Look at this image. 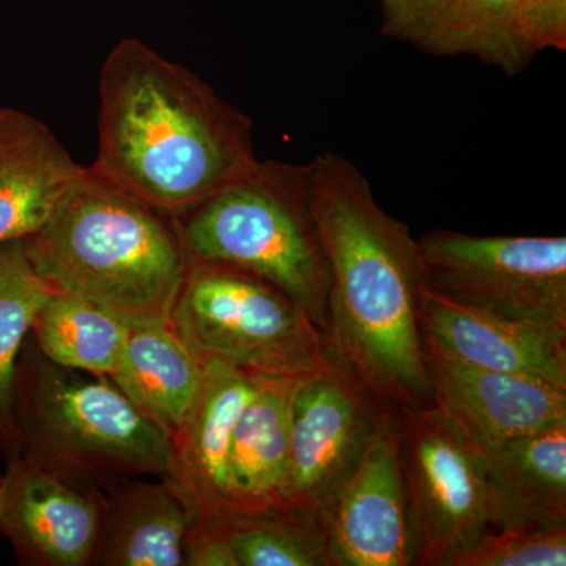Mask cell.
<instances>
[{
    "mask_svg": "<svg viewBox=\"0 0 566 566\" xmlns=\"http://www.w3.org/2000/svg\"><path fill=\"white\" fill-rule=\"evenodd\" d=\"M400 464L417 566H444L493 528L485 449L436 403L398 409Z\"/></svg>",
    "mask_w": 566,
    "mask_h": 566,
    "instance_id": "7",
    "label": "cell"
},
{
    "mask_svg": "<svg viewBox=\"0 0 566 566\" xmlns=\"http://www.w3.org/2000/svg\"><path fill=\"white\" fill-rule=\"evenodd\" d=\"M21 244L52 290L82 297L128 327L172 324L191 266L172 216L92 167Z\"/></svg>",
    "mask_w": 566,
    "mask_h": 566,
    "instance_id": "3",
    "label": "cell"
},
{
    "mask_svg": "<svg viewBox=\"0 0 566 566\" xmlns=\"http://www.w3.org/2000/svg\"><path fill=\"white\" fill-rule=\"evenodd\" d=\"M2 479L3 476H0V486H2Z\"/></svg>",
    "mask_w": 566,
    "mask_h": 566,
    "instance_id": "27",
    "label": "cell"
},
{
    "mask_svg": "<svg viewBox=\"0 0 566 566\" xmlns=\"http://www.w3.org/2000/svg\"><path fill=\"white\" fill-rule=\"evenodd\" d=\"M528 39L539 52L566 50V0H521Z\"/></svg>",
    "mask_w": 566,
    "mask_h": 566,
    "instance_id": "26",
    "label": "cell"
},
{
    "mask_svg": "<svg viewBox=\"0 0 566 566\" xmlns=\"http://www.w3.org/2000/svg\"><path fill=\"white\" fill-rule=\"evenodd\" d=\"M423 344L458 363L566 389V331L494 314L424 289Z\"/></svg>",
    "mask_w": 566,
    "mask_h": 566,
    "instance_id": "14",
    "label": "cell"
},
{
    "mask_svg": "<svg viewBox=\"0 0 566 566\" xmlns=\"http://www.w3.org/2000/svg\"><path fill=\"white\" fill-rule=\"evenodd\" d=\"M256 376L216 360L203 363V381L191 415L170 441L167 474L163 476L191 515L233 520L229 460L234 423L255 390Z\"/></svg>",
    "mask_w": 566,
    "mask_h": 566,
    "instance_id": "13",
    "label": "cell"
},
{
    "mask_svg": "<svg viewBox=\"0 0 566 566\" xmlns=\"http://www.w3.org/2000/svg\"><path fill=\"white\" fill-rule=\"evenodd\" d=\"M31 333L33 345L52 364L109 378L120 363L129 327L82 297L52 290Z\"/></svg>",
    "mask_w": 566,
    "mask_h": 566,
    "instance_id": "21",
    "label": "cell"
},
{
    "mask_svg": "<svg viewBox=\"0 0 566 566\" xmlns=\"http://www.w3.org/2000/svg\"><path fill=\"white\" fill-rule=\"evenodd\" d=\"M109 379L172 441L199 397L203 363L172 324L129 327Z\"/></svg>",
    "mask_w": 566,
    "mask_h": 566,
    "instance_id": "20",
    "label": "cell"
},
{
    "mask_svg": "<svg viewBox=\"0 0 566 566\" xmlns=\"http://www.w3.org/2000/svg\"><path fill=\"white\" fill-rule=\"evenodd\" d=\"M304 378L256 376L255 390L234 423L230 447L233 520L285 510L292 406Z\"/></svg>",
    "mask_w": 566,
    "mask_h": 566,
    "instance_id": "17",
    "label": "cell"
},
{
    "mask_svg": "<svg viewBox=\"0 0 566 566\" xmlns=\"http://www.w3.org/2000/svg\"><path fill=\"white\" fill-rule=\"evenodd\" d=\"M433 403L463 424L483 449L566 422V389L471 367L423 344Z\"/></svg>",
    "mask_w": 566,
    "mask_h": 566,
    "instance_id": "15",
    "label": "cell"
},
{
    "mask_svg": "<svg viewBox=\"0 0 566 566\" xmlns=\"http://www.w3.org/2000/svg\"><path fill=\"white\" fill-rule=\"evenodd\" d=\"M81 374L52 364L33 342L20 354L13 455L82 486L166 475L169 438L107 376Z\"/></svg>",
    "mask_w": 566,
    "mask_h": 566,
    "instance_id": "4",
    "label": "cell"
},
{
    "mask_svg": "<svg viewBox=\"0 0 566 566\" xmlns=\"http://www.w3.org/2000/svg\"><path fill=\"white\" fill-rule=\"evenodd\" d=\"M417 243L424 281L433 292L566 331L564 237H472L434 230Z\"/></svg>",
    "mask_w": 566,
    "mask_h": 566,
    "instance_id": "8",
    "label": "cell"
},
{
    "mask_svg": "<svg viewBox=\"0 0 566 566\" xmlns=\"http://www.w3.org/2000/svg\"><path fill=\"white\" fill-rule=\"evenodd\" d=\"M485 452L493 528L566 526V422Z\"/></svg>",
    "mask_w": 566,
    "mask_h": 566,
    "instance_id": "18",
    "label": "cell"
},
{
    "mask_svg": "<svg viewBox=\"0 0 566 566\" xmlns=\"http://www.w3.org/2000/svg\"><path fill=\"white\" fill-rule=\"evenodd\" d=\"M172 218L189 262L223 264L273 283L323 333L331 274L312 214L311 163L259 159L243 177Z\"/></svg>",
    "mask_w": 566,
    "mask_h": 566,
    "instance_id": "5",
    "label": "cell"
},
{
    "mask_svg": "<svg viewBox=\"0 0 566 566\" xmlns=\"http://www.w3.org/2000/svg\"><path fill=\"white\" fill-rule=\"evenodd\" d=\"M172 326L202 363L216 360L262 378L326 370L322 329L293 297L248 271L191 263Z\"/></svg>",
    "mask_w": 566,
    "mask_h": 566,
    "instance_id": "6",
    "label": "cell"
},
{
    "mask_svg": "<svg viewBox=\"0 0 566 566\" xmlns=\"http://www.w3.org/2000/svg\"><path fill=\"white\" fill-rule=\"evenodd\" d=\"M226 523L237 566H333L323 513L283 510Z\"/></svg>",
    "mask_w": 566,
    "mask_h": 566,
    "instance_id": "23",
    "label": "cell"
},
{
    "mask_svg": "<svg viewBox=\"0 0 566 566\" xmlns=\"http://www.w3.org/2000/svg\"><path fill=\"white\" fill-rule=\"evenodd\" d=\"M389 406L334 360L304 378L292 406L285 510L323 513L356 471Z\"/></svg>",
    "mask_w": 566,
    "mask_h": 566,
    "instance_id": "9",
    "label": "cell"
},
{
    "mask_svg": "<svg viewBox=\"0 0 566 566\" xmlns=\"http://www.w3.org/2000/svg\"><path fill=\"white\" fill-rule=\"evenodd\" d=\"M51 292L21 243L0 248V442L9 457L17 447L13 401L18 360L33 319Z\"/></svg>",
    "mask_w": 566,
    "mask_h": 566,
    "instance_id": "22",
    "label": "cell"
},
{
    "mask_svg": "<svg viewBox=\"0 0 566 566\" xmlns=\"http://www.w3.org/2000/svg\"><path fill=\"white\" fill-rule=\"evenodd\" d=\"M311 167L312 214L331 274L322 333L327 354L382 403L433 405L420 331L427 281L419 243L379 207L348 158L323 151Z\"/></svg>",
    "mask_w": 566,
    "mask_h": 566,
    "instance_id": "1",
    "label": "cell"
},
{
    "mask_svg": "<svg viewBox=\"0 0 566 566\" xmlns=\"http://www.w3.org/2000/svg\"><path fill=\"white\" fill-rule=\"evenodd\" d=\"M103 515L102 488L77 485L20 455L9 457L0 486V534L21 564L95 565Z\"/></svg>",
    "mask_w": 566,
    "mask_h": 566,
    "instance_id": "11",
    "label": "cell"
},
{
    "mask_svg": "<svg viewBox=\"0 0 566 566\" xmlns=\"http://www.w3.org/2000/svg\"><path fill=\"white\" fill-rule=\"evenodd\" d=\"M381 33L434 57L479 59L509 77L538 55L521 0H381Z\"/></svg>",
    "mask_w": 566,
    "mask_h": 566,
    "instance_id": "12",
    "label": "cell"
},
{
    "mask_svg": "<svg viewBox=\"0 0 566 566\" xmlns=\"http://www.w3.org/2000/svg\"><path fill=\"white\" fill-rule=\"evenodd\" d=\"M566 526L491 528L444 566H565Z\"/></svg>",
    "mask_w": 566,
    "mask_h": 566,
    "instance_id": "24",
    "label": "cell"
},
{
    "mask_svg": "<svg viewBox=\"0 0 566 566\" xmlns=\"http://www.w3.org/2000/svg\"><path fill=\"white\" fill-rule=\"evenodd\" d=\"M104 493V491H103ZM188 509L161 482H122L106 486L102 538L95 565L185 566Z\"/></svg>",
    "mask_w": 566,
    "mask_h": 566,
    "instance_id": "19",
    "label": "cell"
},
{
    "mask_svg": "<svg viewBox=\"0 0 566 566\" xmlns=\"http://www.w3.org/2000/svg\"><path fill=\"white\" fill-rule=\"evenodd\" d=\"M185 566H237L226 520L191 524L186 534Z\"/></svg>",
    "mask_w": 566,
    "mask_h": 566,
    "instance_id": "25",
    "label": "cell"
},
{
    "mask_svg": "<svg viewBox=\"0 0 566 566\" xmlns=\"http://www.w3.org/2000/svg\"><path fill=\"white\" fill-rule=\"evenodd\" d=\"M84 172L43 122L0 107V248L39 232Z\"/></svg>",
    "mask_w": 566,
    "mask_h": 566,
    "instance_id": "16",
    "label": "cell"
},
{
    "mask_svg": "<svg viewBox=\"0 0 566 566\" xmlns=\"http://www.w3.org/2000/svg\"><path fill=\"white\" fill-rule=\"evenodd\" d=\"M398 444V409L389 406L356 471L323 512L333 566L412 565Z\"/></svg>",
    "mask_w": 566,
    "mask_h": 566,
    "instance_id": "10",
    "label": "cell"
},
{
    "mask_svg": "<svg viewBox=\"0 0 566 566\" xmlns=\"http://www.w3.org/2000/svg\"><path fill=\"white\" fill-rule=\"evenodd\" d=\"M98 136L92 169L170 216L259 161L251 118L137 39L118 41L103 63Z\"/></svg>",
    "mask_w": 566,
    "mask_h": 566,
    "instance_id": "2",
    "label": "cell"
}]
</instances>
